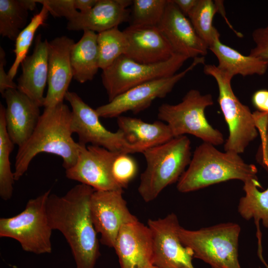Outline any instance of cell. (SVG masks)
<instances>
[{"label":"cell","mask_w":268,"mask_h":268,"mask_svg":"<svg viewBox=\"0 0 268 268\" xmlns=\"http://www.w3.org/2000/svg\"><path fill=\"white\" fill-rule=\"evenodd\" d=\"M217 12L215 1L198 0L188 16L197 33L208 48L215 40L220 37L217 29L212 24L214 16Z\"/></svg>","instance_id":"cell-28"},{"label":"cell","mask_w":268,"mask_h":268,"mask_svg":"<svg viewBox=\"0 0 268 268\" xmlns=\"http://www.w3.org/2000/svg\"><path fill=\"white\" fill-rule=\"evenodd\" d=\"M252 38L255 46L251 50L249 55L268 60V25L254 30Z\"/></svg>","instance_id":"cell-34"},{"label":"cell","mask_w":268,"mask_h":268,"mask_svg":"<svg viewBox=\"0 0 268 268\" xmlns=\"http://www.w3.org/2000/svg\"><path fill=\"white\" fill-rule=\"evenodd\" d=\"M51 190L29 200L23 210L10 217L0 219V237L17 241L25 252L37 255L52 252L50 226L47 201Z\"/></svg>","instance_id":"cell-7"},{"label":"cell","mask_w":268,"mask_h":268,"mask_svg":"<svg viewBox=\"0 0 268 268\" xmlns=\"http://www.w3.org/2000/svg\"><path fill=\"white\" fill-rule=\"evenodd\" d=\"M168 0H134L130 13L131 25L157 26L163 16Z\"/></svg>","instance_id":"cell-31"},{"label":"cell","mask_w":268,"mask_h":268,"mask_svg":"<svg viewBox=\"0 0 268 268\" xmlns=\"http://www.w3.org/2000/svg\"><path fill=\"white\" fill-rule=\"evenodd\" d=\"M97 41L99 67L102 70L126 53L127 39L118 27L97 33Z\"/></svg>","instance_id":"cell-29"},{"label":"cell","mask_w":268,"mask_h":268,"mask_svg":"<svg viewBox=\"0 0 268 268\" xmlns=\"http://www.w3.org/2000/svg\"><path fill=\"white\" fill-rule=\"evenodd\" d=\"M117 123L119 130L135 146L138 153H142L174 137L168 125L161 121L149 123L140 119L121 115L117 117Z\"/></svg>","instance_id":"cell-22"},{"label":"cell","mask_w":268,"mask_h":268,"mask_svg":"<svg viewBox=\"0 0 268 268\" xmlns=\"http://www.w3.org/2000/svg\"><path fill=\"white\" fill-rule=\"evenodd\" d=\"M5 107L0 105V196L4 200L11 199L15 181L11 169L10 155L14 144L10 138L4 119Z\"/></svg>","instance_id":"cell-27"},{"label":"cell","mask_w":268,"mask_h":268,"mask_svg":"<svg viewBox=\"0 0 268 268\" xmlns=\"http://www.w3.org/2000/svg\"><path fill=\"white\" fill-rule=\"evenodd\" d=\"M245 195L242 197L238 205V212L244 219H253L257 226L258 241L262 240L259 228L260 222L268 228V187L264 191L258 179H252L243 182Z\"/></svg>","instance_id":"cell-25"},{"label":"cell","mask_w":268,"mask_h":268,"mask_svg":"<svg viewBox=\"0 0 268 268\" xmlns=\"http://www.w3.org/2000/svg\"><path fill=\"white\" fill-rule=\"evenodd\" d=\"M45 5L54 17H64L69 21L79 13L75 6L74 0H35Z\"/></svg>","instance_id":"cell-33"},{"label":"cell","mask_w":268,"mask_h":268,"mask_svg":"<svg viewBox=\"0 0 268 268\" xmlns=\"http://www.w3.org/2000/svg\"><path fill=\"white\" fill-rule=\"evenodd\" d=\"M94 190L80 184L64 196L50 194L47 212L52 230L59 231L68 244L76 268H95L100 256L97 232L89 210Z\"/></svg>","instance_id":"cell-1"},{"label":"cell","mask_w":268,"mask_h":268,"mask_svg":"<svg viewBox=\"0 0 268 268\" xmlns=\"http://www.w3.org/2000/svg\"><path fill=\"white\" fill-rule=\"evenodd\" d=\"M123 31L127 41L125 56L136 62L159 63L175 53L158 26L130 25Z\"/></svg>","instance_id":"cell-18"},{"label":"cell","mask_w":268,"mask_h":268,"mask_svg":"<svg viewBox=\"0 0 268 268\" xmlns=\"http://www.w3.org/2000/svg\"><path fill=\"white\" fill-rule=\"evenodd\" d=\"M28 15L24 0H0V35L15 41L26 26Z\"/></svg>","instance_id":"cell-26"},{"label":"cell","mask_w":268,"mask_h":268,"mask_svg":"<svg viewBox=\"0 0 268 268\" xmlns=\"http://www.w3.org/2000/svg\"><path fill=\"white\" fill-rule=\"evenodd\" d=\"M89 210L94 228L100 234V242L110 248H114L123 225L138 220L130 211L123 189L94 190L90 198Z\"/></svg>","instance_id":"cell-12"},{"label":"cell","mask_w":268,"mask_h":268,"mask_svg":"<svg viewBox=\"0 0 268 268\" xmlns=\"http://www.w3.org/2000/svg\"><path fill=\"white\" fill-rule=\"evenodd\" d=\"M146 268H159V267H158L157 266H155L154 265H152L150 266H149V267H147Z\"/></svg>","instance_id":"cell-40"},{"label":"cell","mask_w":268,"mask_h":268,"mask_svg":"<svg viewBox=\"0 0 268 268\" xmlns=\"http://www.w3.org/2000/svg\"><path fill=\"white\" fill-rule=\"evenodd\" d=\"M257 173L256 166L245 162L239 154L221 152L214 145L203 142L195 149L177 189L185 193L231 180L244 182L258 179Z\"/></svg>","instance_id":"cell-3"},{"label":"cell","mask_w":268,"mask_h":268,"mask_svg":"<svg viewBox=\"0 0 268 268\" xmlns=\"http://www.w3.org/2000/svg\"><path fill=\"white\" fill-rule=\"evenodd\" d=\"M218 60L217 68L232 77L257 74L262 75L268 68V60L245 56L216 39L208 47Z\"/></svg>","instance_id":"cell-23"},{"label":"cell","mask_w":268,"mask_h":268,"mask_svg":"<svg viewBox=\"0 0 268 268\" xmlns=\"http://www.w3.org/2000/svg\"><path fill=\"white\" fill-rule=\"evenodd\" d=\"M264 264L266 266L267 268H268V265L266 263L265 260H263V261H262Z\"/></svg>","instance_id":"cell-41"},{"label":"cell","mask_w":268,"mask_h":268,"mask_svg":"<svg viewBox=\"0 0 268 268\" xmlns=\"http://www.w3.org/2000/svg\"><path fill=\"white\" fill-rule=\"evenodd\" d=\"M4 119L8 134L14 144L22 146L33 133L40 119V106L17 88L6 90Z\"/></svg>","instance_id":"cell-19"},{"label":"cell","mask_w":268,"mask_h":268,"mask_svg":"<svg viewBox=\"0 0 268 268\" xmlns=\"http://www.w3.org/2000/svg\"><path fill=\"white\" fill-rule=\"evenodd\" d=\"M146 167L141 174L138 192L146 202L154 200L168 186L178 182L189 165L191 141L185 135L145 150Z\"/></svg>","instance_id":"cell-4"},{"label":"cell","mask_w":268,"mask_h":268,"mask_svg":"<svg viewBox=\"0 0 268 268\" xmlns=\"http://www.w3.org/2000/svg\"><path fill=\"white\" fill-rule=\"evenodd\" d=\"M22 72L17 79V89L44 106V92L48 78V41L39 34L32 53L21 64Z\"/></svg>","instance_id":"cell-20"},{"label":"cell","mask_w":268,"mask_h":268,"mask_svg":"<svg viewBox=\"0 0 268 268\" xmlns=\"http://www.w3.org/2000/svg\"><path fill=\"white\" fill-rule=\"evenodd\" d=\"M252 102L258 111L268 113V90L260 89L253 95Z\"/></svg>","instance_id":"cell-37"},{"label":"cell","mask_w":268,"mask_h":268,"mask_svg":"<svg viewBox=\"0 0 268 268\" xmlns=\"http://www.w3.org/2000/svg\"><path fill=\"white\" fill-rule=\"evenodd\" d=\"M65 99L71 107V127L78 137V143L100 146L113 152L138 153L120 130L112 132L101 124L95 109L87 104L75 92L67 91Z\"/></svg>","instance_id":"cell-10"},{"label":"cell","mask_w":268,"mask_h":268,"mask_svg":"<svg viewBox=\"0 0 268 268\" xmlns=\"http://www.w3.org/2000/svg\"><path fill=\"white\" fill-rule=\"evenodd\" d=\"M188 59L174 53L168 60L156 64H143L122 55L103 70L102 82L109 102L130 89L158 78L168 77L176 72Z\"/></svg>","instance_id":"cell-9"},{"label":"cell","mask_w":268,"mask_h":268,"mask_svg":"<svg viewBox=\"0 0 268 268\" xmlns=\"http://www.w3.org/2000/svg\"><path fill=\"white\" fill-rule=\"evenodd\" d=\"M74 43L66 36L48 41V90L45 108L54 107L63 102L73 78L70 50Z\"/></svg>","instance_id":"cell-17"},{"label":"cell","mask_w":268,"mask_h":268,"mask_svg":"<svg viewBox=\"0 0 268 268\" xmlns=\"http://www.w3.org/2000/svg\"><path fill=\"white\" fill-rule=\"evenodd\" d=\"M157 26L175 53L188 59L204 57L207 54V45L199 36L190 19L181 12L173 0H168Z\"/></svg>","instance_id":"cell-16"},{"label":"cell","mask_w":268,"mask_h":268,"mask_svg":"<svg viewBox=\"0 0 268 268\" xmlns=\"http://www.w3.org/2000/svg\"><path fill=\"white\" fill-rule=\"evenodd\" d=\"M113 248L121 268H146L153 265L152 232L138 220L122 226Z\"/></svg>","instance_id":"cell-15"},{"label":"cell","mask_w":268,"mask_h":268,"mask_svg":"<svg viewBox=\"0 0 268 268\" xmlns=\"http://www.w3.org/2000/svg\"><path fill=\"white\" fill-rule=\"evenodd\" d=\"M204 62V57H196L182 71L133 87L117 96L108 103L98 107L95 110L100 117L104 118H117L128 111L138 114L148 108L155 99L166 97L188 72Z\"/></svg>","instance_id":"cell-11"},{"label":"cell","mask_w":268,"mask_h":268,"mask_svg":"<svg viewBox=\"0 0 268 268\" xmlns=\"http://www.w3.org/2000/svg\"><path fill=\"white\" fill-rule=\"evenodd\" d=\"M49 13L48 8L45 5H42L41 10L33 16L29 23L18 35L15 40V48L13 50L15 60L7 72L12 79L13 80L19 66L27 56L37 30L45 24Z\"/></svg>","instance_id":"cell-30"},{"label":"cell","mask_w":268,"mask_h":268,"mask_svg":"<svg viewBox=\"0 0 268 268\" xmlns=\"http://www.w3.org/2000/svg\"><path fill=\"white\" fill-rule=\"evenodd\" d=\"M147 225L153 237L154 265L160 268H195L193 252L180 240L181 225L175 213L158 219H149Z\"/></svg>","instance_id":"cell-13"},{"label":"cell","mask_w":268,"mask_h":268,"mask_svg":"<svg viewBox=\"0 0 268 268\" xmlns=\"http://www.w3.org/2000/svg\"><path fill=\"white\" fill-rule=\"evenodd\" d=\"M97 38L96 32L84 31L80 39L71 47L73 78L80 83L92 80L99 68Z\"/></svg>","instance_id":"cell-24"},{"label":"cell","mask_w":268,"mask_h":268,"mask_svg":"<svg viewBox=\"0 0 268 268\" xmlns=\"http://www.w3.org/2000/svg\"><path fill=\"white\" fill-rule=\"evenodd\" d=\"M75 6L80 13H85L90 10L96 4L98 0H74Z\"/></svg>","instance_id":"cell-39"},{"label":"cell","mask_w":268,"mask_h":268,"mask_svg":"<svg viewBox=\"0 0 268 268\" xmlns=\"http://www.w3.org/2000/svg\"><path fill=\"white\" fill-rule=\"evenodd\" d=\"M261 143L256 154V160L268 172V121L266 128L260 134Z\"/></svg>","instance_id":"cell-35"},{"label":"cell","mask_w":268,"mask_h":268,"mask_svg":"<svg viewBox=\"0 0 268 268\" xmlns=\"http://www.w3.org/2000/svg\"><path fill=\"white\" fill-rule=\"evenodd\" d=\"M241 230L238 224L228 222L197 230L181 226L179 235L182 243L192 250L194 258L211 268H242L238 256Z\"/></svg>","instance_id":"cell-5"},{"label":"cell","mask_w":268,"mask_h":268,"mask_svg":"<svg viewBox=\"0 0 268 268\" xmlns=\"http://www.w3.org/2000/svg\"><path fill=\"white\" fill-rule=\"evenodd\" d=\"M6 54L3 49L0 47V92L1 96L4 91L10 88H17V84L14 82L6 73L4 70V66L6 65Z\"/></svg>","instance_id":"cell-36"},{"label":"cell","mask_w":268,"mask_h":268,"mask_svg":"<svg viewBox=\"0 0 268 268\" xmlns=\"http://www.w3.org/2000/svg\"><path fill=\"white\" fill-rule=\"evenodd\" d=\"M131 0H98L90 10L80 13L68 21L67 28L70 31L89 30L100 33L118 26L130 20L128 6Z\"/></svg>","instance_id":"cell-21"},{"label":"cell","mask_w":268,"mask_h":268,"mask_svg":"<svg viewBox=\"0 0 268 268\" xmlns=\"http://www.w3.org/2000/svg\"><path fill=\"white\" fill-rule=\"evenodd\" d=\"M181 12L187 17L195 7L198 0H173Z\"/></svg>","instance_id":"cell-38"},{"label":"cell","mask_w":268,"mask_h":268,"mask_svg":"<svg viewBox=\"0 0 268 268\" xmlns=\"http://www.w3.org/2000/svg\"><path fill=\"white\" fill-rule=\"evenodd\" d=\"M79 144L75 163L66 170L67 178L96 191L123 189L115 182L112 174L113 161L120 152L95 145Z\"/></svg>","instance_id":"cell-14"},{"label":"cell","mask_w":268,"mask_h":268,"mask_svg":"<svg viewBox=\"0 0 268 268\" xmlns=\"http://www.w3.org/2000/svg\"><path fill=\"white\" fill-rule=\"evenodd\" d=\"M71 117V110L64 102L45 108L33 133L18 147L13 172L15 181L22 177L33 159L41 153L60 156L66 170L74 165L80 144L72 137Z\"/></svg>","instance_id":"cell-2"},{"label":"cell","mask_w":268,"mask_h":268,"mask_svg":"<svg viewBox=\"0 0 268 268\" xmlns=\"http://www.w3.org/2000/svg\"><path fill=\"white\" fill-rule=\"evenodd\" d=\"M213 104L210 94H201L193 89L178 104L161 105L157 117L168 125L174 137L189 134L204 142L219 145L224 142L223 134L209 124L205 116V109Z\"/></svg>","instance_id":"cell-6"},{"label":"cell","mask_w":268,"mask_h":268,"mask_svg":"<svg viewBox=\"0 0 268 268\" xmlns=\"http://www.w3.org/2000/svg\"><path fill=\"white\" fill-rule=\"evenodd\" d=\"M203 72L214 78L217 84V102L229 130L224 150L242 153L259 134L253 113L234 93L231 83L232 76L221 71L213 65H204Z\"/></svg>","instance_id":"cell-8"},{"label":"cell","mask_w":268,"mask_h":268,"mask_svg":"<svg viewBox=\"0 0 268 268\" xmlns=\"http://www.w3.org/2000/svg\"><path fill=\"white\" fill-rule=\"evenodd\" d=\"M137 172L136 160L129 153L118 152L112 164V174L115 182L122 189L128 186Z\"/></svg>","instance_id":"cell-32"}]
</instances>
